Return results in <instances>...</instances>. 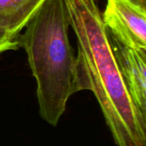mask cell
I'll use <instances>...</instances> for the list:
<instances>
[{
    "label": "cell",
    "mask_w": 146,
    "mask_h": 146,
    "mask_svg": "<svg viewBox=\"0 0 146 146\" xmlns=\"http://www.w3.org/2000/svg\"><path fill=\"white\" fill-rule=\"evenodd\" d=\"M74 32L80 90L92 91L117 146H145L146 118L134 105L95 0H65Z\"/></svg>",
    "instance_id": "1"
},
{
    "label": "cell",
    "mask_w": 146,
    "mask_h": 146,
    "mask_svg": "<svg viewBox=\"0 0 146 146\" xmlns=\"http://www.w3.org/2000/svg\"><path fill=\"white\" fill-rule=\"evenodd\" d=\"M69 27L65 0H45L18 38L36 80L40 115L52 126L58 123L69 98L81 91Z\"/></svg>",
    "instance_id": "2"
},
{
    "label": "cell",
    "mask_w": 146,
    "mask_h": 146,
    "mask_svg": "<svg viewBox=\"0 0 146 146\" xmlns=\"http://www.w3.org/2000/svg\"><path fill=\"white\" fill-rule=\"evenodd\" d=\"M146 0H107L102 15L106 31L121 44L146 50Z\"/></svg>",
    "instance_id": "3"
},
{
    "label": "cell",
    "mask_w": 146,
    "mask_h": 146,
    "mask_svg": "<svg viewBox=\"0 0 146 146\" xmlns=\"http://www.w3.org/2000/svg\"><path fill=\"white\" fill-rule=\"evenodd\" d=\"M107 35L118 69L132 101L146 118V50L128 47L108 32Z\"/></svg>",
    "instance_id": "4"
},
{
    "label": "cell",
    "mask_w": 146,
    "mask_h": 146,
    "mask_svg": "<svg viewBox=\"0 0 146 146\" xmlns=\"http://www.w3.org/2000/svg\"><path fill=\"white\" fill-rule=\"evenodd\" d=\"M44 2L45 0H0V27L18 39L22 29Z\"/></svg>",
    "instance_id": "5"
},
{
    "label": "cell",
    "mask_w": 146,
    "mask_h": 146,
    "mask_svg": "<svg viewBox=\"0 0 146 146\" xmlns=\"http://www.w3.org/2000/svg\"><path fill=\"white\" fill-rule=\"evenodd\" d=\"M19 48L18 39L13 38L5 29L0 27V53L8 50H16Z\"/></svg>",
    "instance_id": "6"
}]
</instances>
